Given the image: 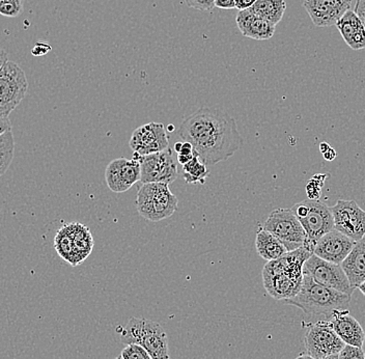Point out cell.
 Listing matches in <instances>:
<instances>
[{
	"label": "cell",
	"instance_id": "cell-8",
	"mask_svg": "<svg viewBox=\"0 0 365 359\" xmlns=\"http://www.w3.org/2000/svg\"><path fill=\"white\" fill-rule=\"evenodd\" d=\"M262 228L278 238L287 251L307 246V233L292 209L274 210L264 221Z\"/></svg>",
	"mask_w": 365,
	"mask_h": 359
},
{
	"label": "cell",
	"instance_id": "cell-39",
	"mask_svg": "<svg viewBox=\"0 0 365 359\" xmlns=\"http://www.w3.org/2000/svg\"><path fill=\"white\" fill-rule=\"evenodd\" d=\"M331 148V146L329 143H319V152L322 153V154H324V153L326 152V151L329 150Z\"/></svg>",
	"mask_w": 365,
	"mask_h": 359
},
{
	"label": "cell",
	"instance_id": "cell-33",
	"mask_svg": "<svg viewBox=\"0 0 365 359\" xmlns=\"http://www.w3.org/2000/svg\"><path fill=\"white\" fill-rule=\"evenodd\" d=\"M354 11H355L356 15L359 17V19L361 20L365 26V0H357Z\"/></svg>",
	"mask_w": 365,
	"mask_h": 359
},
{
	"label": "cell",
	"instance_id": "cell-43",
	"mask_svg": "<svg viewBox=\"0 0 365 359\" xmlns=\"http://www.w3.org/2000/svg\"><path fill=\"white\" fill-rule=\"evenodd\" d=\"M0 1H6V0H0Z\"/></svg>",
	"mask_w": 365,
	"mask_h": 359
},
{
	"label": "cell",
	"instance_id": "cell-13",
	"mask_svg": "<svg viewBox=\"0 0 365 359\" xmlns=\"http://www.w3.org/2000/svg\"><path fill=\"white\" fill-rule=\"evenodd\" d=\"M134 153L145 156L170 148L168 136L163 123L150 122L134 130L129 141Z\"/></svg>",
	"mask_w": 365,
	"mask_h": 359
},
{
	"label": "cell",
	"instance_id": "cell-19",
	"mask_svg": "<svg viewBox=\"0 0 365 359\" xmlns=\"http://www.w3.org/2000/svg\"><path fill=\"white\" fill-rule=\"evenodd\" d=\"M336 27L349 47L353 50L364 49L365 26L355 11H346L336 23Z\"/></svg>",
	"mask_w": 365,
	"mask_h": 359
},
{
	"label": "cell",
	"instance_id": "cell-27",
	"mask_svg": "<svg viewBox=\"0 0 365 359\" xmlns=\"http://www.w3.org/2000/svg\"><path fill=\"white\" fill-rule=\"evenodd\" d=\"M23 0H6L0 1V15L4 17L15 18L21 15Z\"/></svg>",
	"mask_w": 365,
	"mask_h": 359
},
{
	"label": "cell",
	"instance_id": "cell-4",
	"mask_svg": "<svg viewBox=\"0 0 365 359\" xmlns=\"http://www.w3.org/2000/svg\"><path fill=\"white\" fill-rule=\"evenodd\" d=\"M120 340L125 345H139L152 359H171L168 335L163 327L152 320L131 318L122 328Z\"/></svg>",
	"mask_w": 365,
	"mask_h": 359
},
{
	"label": "cell",
	"instance_id": "cell-36",
	"mask_svg": "<svg viewBox=\"0 0 365 359\" xmlns=\"http://www.w3.org/2000/svg\"><path fill=\"white\" fill-rule=\"evenodd\" d=\"M11 130V123L9 118H0V134L4 133V132Z\"/></svg>",
	"mask_w": 365,
	"mask_h": 359
},
{
	"label": "cell",
	"instance_id": "cell-5",
	"mask_svg": "<svg viewBox=\"0 0 365 359\" xmlns=\"http://www.w3.org/2000/svg\"><path fill=\"white\" fill-rule=\"evenodd\" d=\"M179 200L164 183L143 184L137 192L138 214L153 223L170 218L178 210Z\"/></svg>",
	"mask_w": 365,
	"mask_h": 359
},
{
	"label": "cell",
	"instance_id": "cell-22",
	"mask_svg": "<svg viewBox=\"0 0 365 359\" xmlns=\"http://www.w3.org/2000/svg\"><path fill=\"white\" fill-rule=\"evenodd\" d=\"M255 248H257L259 257L268 262L277 260L285 253H289L284 243L278 238L262 228H259V232L257 233Z\"/></svg>",
	"mask_w": 365,
	"mask_h": 359
},
{
	"label": "cell",
	"instance_id": "cell-21",
	"mask_svg": "<svg viewBox=\"0 0 365 359\" xmlns=\"http://www.w3.org/2000/svg\"><path fill=\"white\" fill-rule=\"evenodd\" d=\"M67 226L68 234L72 240L74 265L82 264L86 258L90 257L93 247V239L90 228L78 223H70Z\"/></svg>",
	"mask_w": 365,
	"mask_h": 359
},
{
	"label": "cell",
	"instance_id": "cell-29",
	"mask_svg": "<svg viewBox=\"0 0 365 359\" xmlns=\"http://www.w3.org/2000/svg\"><path fill=\"white\" fill-rule=\"evenodd\" d=\"M194 156H195V150H194L192 145L188 141H184L182 143L181 150L178 152V160H179L180 164L185 166V164L191 161Z\"/></svg>",
	"mask_w": 365,
	"mask_h": 359
},
{
	"label": "cell",
	"instance_id": "cell-16",
	"mask_svg": "<svg viewBox=\"0 0 365 359\" xmlns=\"http://www.w3.org/2000/svg\"><path fill=\"white\" fill-rule=\"evenodd\" d=\"M355 244L353 239L333 228L317 242L314 255L327 262L341 264Z\"/></svg>",
	"mask_w": 365,
	"mask_h": 359
},
{
	"label": "cell",
	"instance_id": "cell-20",
	"mask_svg": "<svg viewBox=\"0 0 365 359\" xmlns=\"http://www.w3.org/2000/svg\"><path fill=\"white\" fill-rule=\"evenodd\" d=\"M342 269L354 290L365 281V238L356 242L348 257L341 263Z\"/></svg>",
	"mask_w": 365,
	"mask_h": 359
},
{
	"label": "cell",
	"instance_id": "cell-35",
	"mask_svg": "<svg viewBox=\"0 0 365 359\" xmlns=\"http://www.w3.org/2000/svg\"><path fill=\"white\" fill-rule=\"evenodd\" d=\"M215 6L222 10H232L236 9L235 0H215Z\"/></svg>",
	"mask_w": 365,
	"mask_h": 359
},
{
	"label": "cell",
	"instance_id": "cell-34",
	"mask_svg": "<svg viewBox=\"0 0 365 359\" xmlns=\"http://www.w3.org/2000/svg\"><path fill=\"white\" fill-rule=\"evenodd\" d=\"M255 2L257 0H235V6L239 11L248 10L252 8Z\"/></svg>",
	"mask_w": 365,
	"mask_h": 359
},
{
	"label": "cell",
	"instance_id": "cell-28",
	"mask_svg": "<svg viewBox=\"0 0 365 359\" xmlns=\"http://www.w3.org/2000/svg\"><path fill=\"white\" fill-rule=\"evenodd\" d=\"M120 356V359H152L147 350L136 344L127 345Z\"/></svg>",
	"mask_w": 365,
	"mask_h": 359
},
{
	"label": "cell",
	"instance_id": "cell-40",
	"mask_svg": "<svg viewBox=\"0 0 365 359\" xmlns=\"http://www.w3.org/2000/svg\"><path fill=\"white\" fill-rule=\"evenodd\" d=\"M296 359H316L308 353H301Z\"/></svg>",
	"mask_w": 365,
	"mask_h": 359
},
{
	"label": "cell",
	"instance_id": "cell-2",
	"mask_svg": "<svg viewBox=\"0 0 365 359\" xmlns=\"http://www.w3.org/2000/svg\"><path fill=\"white\" fill-rule=\"evenodd\" d=\"M312 255L314 253L303 246L267 263L262 269V280L269 295L279 301L295 297L302 287L303 267Z\"/></svg>",
	"mask_w": 365,
	"mask_h": 359
},
{
	"label": "cell",
	"instance_id": "cell-7",
	"mask_svg": "<svg viewBox=\"0 0 365 359\" xmlns=\"http://www.w3.org/2000/svg\"><path fill=\"white\" fill-rule=\"evenodd\" d=\"M29 80L23 69L15 61H8L0 69V118H9L24 99Z\"/></svg>",
	"mask_w": 365,
	"mask_h": 359
},
{
	"label": "cell",
	"instance_id": "cell-24",
	"mask_svg": "<svg viewBox=\"0 0 365 359\" xmlns=\"http://www.w3.org/2000/svg\"><path fill=\"white\" fill-rule=\"evenodd\" d=\"M182 177H184L185 182L188 184H205V179L210 175L209 168L207 164L200 159L197 153L195 152V156L188 163L182 166Z\"/></svg>",
	"mask_w": 365,
	"mask_h": 359
},
{
	"label": "cell",
	"instance_id": "cell-25",
	"mask_svg": "<svg viewBox=\"0 0 365 359\" xmlns=\"http://www.w3.org/2000/svg\"><path fill=\"white\" fill-rule=\"evenodd\" d=\"M15 155V138L13 131L8 130L0 134V177L10 168Z\"/></svg>",
	"mask_w": 365,
	"mask_h": 359
},
{
	"label": "cell",
	"instance_id": "cell-17",
	"mask_svg": "<svg viewBox=\"0 0 365 359\" xmlns=\"http://www.w3.org/2000/svg\"><path fill=\"white\" fill-rule=\"evenodd\" d=\"M336 335L344 344L364 348L365 333L359 322L350 315L348 310H336L332 312L330 319Z\"/></svg>",
	"mask_w": 365,
	"mask_h": 359
},
{
	"label": "cell",
	"instance_id": "cell-15",
	"mask_svg": "<svg viewBox=\"0 0 365 359\" xmlns=\"http://www.w3.org/2000/svg\"><path fill=\"white\" fill-rule=\"evenodd\" d=\"M353 0H304L303 6L310 19L318 27L336 25L342 16L350 11Z\"/></svg>",
	"mask_w": 365,
	"mask_h": 359
},
{
	"label": "cell",
	"instance_id": "cell-42",
	"mask_svg": "<svg viewBox=\"0 0 365 359\" xmlns=\"http://www.w3.org/2000/svg\"><path fill=\"white\" fill-rule=\"evenodd\" d=\"M321 359H339V354H336V355L327 356V358H324Z\"/></svg>",
	"mask_w": 365,
	"mask_h": 359
},
{
	"label": "cell",
	"instance_id": "cell-14",
	"mask_svg": "<svg viewBox=\"0 0 365 359\" xmlns=\"http://www.w3.org/2000/svg\"><path fill=\"white\" fill-rule=\"evenodd\" d=\"M141 179L140 163L133 157L129 160L118 158L107 166L105 180L111 191L123 193L131 189Z\"/></svg>",
	"mask_w": 365,
	"mask_h": 359
},
{
	"label": "cell",
	"instance_id": "cell-11",
	"mask_svg": "<svg viewBox=\"0 0 365 359\" xmlns=\"http://www.w3.org/2000/svg\"><path fill=\"white\" fill-rule=\"evenodd\" d=\"M303 273L307 274L316 283L336 291L352 296L355 290L351 287L350 281L346 278L341 264L327 262L316 255L310 256L304 267Z\"/></svg>",
	"mask_w": 365,
	"mask_h": 359
},
{
	"label": "cell",
	"instance_id": "cell-3",
	"mask_svg": "<svg viewBox=\"0 0 365 359\" xmlns=\"http://www.w3.org/2000/svg\"><path fill=\"white\" fill-rule=\"evenodd\" d=\"M352 296L316 283L309 275L303 276L302 287L295 297L282 301L296 306L307 315H331L336 310H346Z\"/></svg>",
	"mask_w": 365,
	"mask_h": 359
},
{
	"label": "cell",
	"instance_id": "cell-41",
	"mask_svg": "<svg viewBox=\"0 0 365 359\" xmlns=\"http://www.w3.org/2000/svg\"><path fill=\"white\" fill-rule=\"evenodd\" d=\"M358 290H359L360 292L362 293V294L365 296V281L361 283V285H359V288H358Z\"/></svg>",
	"mask_w": 365,
	"mask_h": 359
},
{
	"label": "cell",
	"instance_id": "cell-38",
	"mask_svg": "<svg viewBox=\"0 0 365 359\" xmlns=\"http://www.w3.org/2000/svg\"><path fill=\"white\" fill-rule=\"evenodd\" d=\"M9 61V56L8 54H6V51H4L2 48H0V69L4 67V64L6 63V61Z\"/></svg>",
	"mask_w": 365,
	"mask_h": 359
},
{
	"label": "cell",
	"instance_id": "cell-9",
	"mask_svg": "<svg viewBox=\"0 0 365 359\" xmlns=\"http://www.w3.org/2000/svg\"><path fill=\"white\" fill-rule=\"evenodd\" d=\"M134 157L140 163V182L143 184L164 183L170 185L177 180L178 166L173 159V150L170 148L145 156L134 153Z\"/></svg>",
	"mask_w": 365,
	"mask_h": 359
},
{
	"label": "cell",
	"instance_id": "cell-18",
	"mask_svg": "<svg viewBox=\"0 0 365 359\" xmlns=\"http://www.w3.org/2000/svg\"><path fill=\"white\" fill-rule=\"evenodd\" d=\"M236 22L241 34L253 40H269L275 34V25L255 15L250 9L240 11Z\"/></svg>",
	"mask_w": 365,
	"mask_h": 359
},
{
	"label": "cell",
	"instance_id": "cell-26",
	"mask_svg": "<svg viewBox=\"0 0 365 359\" xmlns=\"http://www.w3.org/2000/svg\"><path fill=\"white\" fill-rule=\"evenodd\" d=\"M329 177L328 173H317L308 181L305 191L309 200L319 201L322 196V189L325 185L326 179Z\"/></svg>",
	"mask_w": 365,
	"mask_h": 359
},
{
	"label": "cell",
	"instance_id": "cell-32",
	"mask_svg": "<svg viewBox=\"0 0 365 359\" xmlns=\"http://www.w3.org/2000/svg\"><path fill=\"white\" fill-rule=\"evenodd\" d=\"M52 47L47 43H36L31 50L34 56H43L51 51Z\"/></svg>",
	"mask_w": 365,
	"mask_h": 359
},
{
	"label": "cell",
	"instance_id": "cell-12",
	"mask_svg": "<svg viewBox=\"0 0 365 359\" xmlns=\"http://www.w3.org/2000/svg\"><path fill=\"white\" fill-rule=\"evenodd\" d=\"M335 230L358 242L365 236V211L355 201H337L330 207Z\"/></svg>",
	"mask_w": 365,
	"mask_h": 359
},
{
	"label": "cell",
	"instance_id": "cell-23",
	"mask_svg": "<svg viewBox=\"0 0 365 359\" xmlns=\"http://www.w3.org/2000/svg\"><path fill=\"white\" fill-rule=\"evenodd\" d=\"M250 10L276 26L284 18L287 0H257Z\"/></svg>",
	"mask_w": 365,
	"mask_h": 359
},
{
	"label": "cell",
	"instance_id": "cell-37",
	"mask_svg": "<svg viewBox=\"0 0 365 359\" xmlns=\"http://www.w3.org/2000/svg\"><path fill=\"white\" fill-rule=\"evenodd\" d=\"M322 155H323L324 159L327 160V161H333V160H335V158L337 157L336 151H335L332 146H331L329 150L326 151V152Z\"/></svg>",
	"mask_w": 365,
	"mask_h": 359
},
{
	"label": "cell",
	"instance_id": "cell-6",
	"mask_svg": "<svg viewBox=\"0 0 365 359\" xmlns=\"http://www.w3.org/2000/svg\"><path fill=\"white\" fill-rule=\"evenodd\" d=\"M291 209L307 233V243L305 246L314 253L317 242L334 228V219L330 207L319 200L308 198L296 203Z\"/></svg>",
	"mask_w": 365,
	"mask_h": 359
},
{
	"label": "cell",
	"instance_id": "cell-30",
	"mask_svg": "<svg viewBox=\"0 0 365 359\" xmlns=\"http://www.w3.org/2000/svg\"><path fill=\"white\" fill-rule=\"evenodd\" d=\"M339 359H365L364 349L346 345L339 352Z\"/></svg>",
	"mask_w": 365,
	"mask_h": 359
},
{
	"label": "cell",
	"instance_id": "cell-10",
	"mask_svg": "<svg viewBox=\"0 0 365 359\" xmlns=\"http://www.w3.org/2000/svg\"><path fill=\"white\" fill-rule=\"evenodd\" d=\"M304 344L307 353L316 359L336 355L346 346L333 329L330 320L319 321L308 327Z\"/></svg>",
	"mask_w": 365,
	"mask_h": 359
},
{
	"label": "cell",
	"instance_id": "cell-31",
	"mask_svg": "<svg viewBox=\"0 0 365 359\" xmlns=\"http://www.w3.org/2000/svg\"><path fill=\"white\" fill-rule=\"evenodd\" d=\"M189 8L198 11H211L215 8V0H185Z\"/></svg>",
	"mask_w": 365,
	"mask_h": 359
},
{
	"label": "cell",
	"instance_id": "cell-1",
	"mask_svg": "<svg viewBox=\"0 0 365 359\" xmlns=\"http://www.w3.org/2000/svg\"><path fill=\"white\" fill-rule=\"evenodd\" d=\"M179 135L192 145L207 166L227 161L243 145L236 120L216 107H202L185 118Z\"/></svg>",
	"mask_w": 365,
	"mask_h": 359
}]
</instances>
